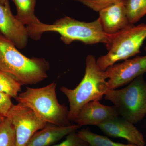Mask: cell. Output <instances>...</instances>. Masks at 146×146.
<instances>
[{"mask_svg": "<svg viewBox=\"0 0 146 146\" xmlns=\"http://www.w3.org/2000/svg\"><path fill=\"white\" fill-rule=\"evenodd\" d=\"M49 68L45 59L27 57L0 34V71L12 76L22 85H31L46 78Z\"/></svg>", "mask_w": 146, "mask_h": 146, "instance_id": "obj_2", "label": "cell"}, {"mask_svg": "<svg viewBox=\"0 0 146 146\" xmlns=\"http://www.w3.org/2000/svg\"><path fill=\"white\" fill-rule=\"evenodd\" d=\"M22 84L12 76L0 71V92L16 99L21 91Z\"/></svg>", "mask_w": 146, "mask_h": 146, "instance_id": "obj_17", "label": "cell"}, {"mask_svg": "<svg viewBox=\"0 0 146 146\" xmlns=\"http://www.w3.org/2000/svg\"><path fill=\"white\" fill-rule=\"evenodd\" d=\"M51 146H89V144L80 138L76 131L67 135L65 141Z\"/></svg>", "mask_w": 146, "mask_h": 146, "instance_id": "obj_20", "label": "cell"}, {"mask_svg": "<svg viewBox=\"0 0 146 146\" xmlns=\"http://www.w3.org/2000/svg\"><path fill=\"white\" fill-rule=\"evenodd\" d=\"M27 29L29 36L35 40L39 39L44 33H58L62 42L67 45L78 41L86 45L103 43L106 46L111 42L113 35L105 32L99 18L87 23L65 16L52 25L41 23Z\"/></svg>", "mask_w": 146, "mask_h": 146, "instance_id": "obj_1", "label": "cell"}, {"mask_svg": "<svg viewBox=\"0 0 146 146\" xmlns=\"http://www.w3.org/2000/svg\"><path fill=\"white\" fill-rule=\"evenodd\" d=\"M0 33L19 49L26 46L29 35L26 27L13 16L8 1L0 4Z\"/></svg>", "mask_w": 146, "mask_h": 146, "instance_id": "obj_9", "label": "cell"}, {"mask_svg": "<svg viewBox=\"0 0 146 146\" xmlns=\"http://www.w3.org/2000/svg\"><path fill=\"white\" fill-rule=\"evenodd\" d=\"M78 135L89 146H137L133 144L115 143L106 137L93 133L89 129H84L77 132Z\"/></svg>", "mask_w": 146, "mask_h": 146, "instance_id": "obj_15", "label": "cell"}, {"mask_svg": "<svg viewBox=\"0 0 146 146\" xmlns=\"http://www.w3.org/2000/svg\"><path fill=\"white\" fill-rule=\"evenodd\" d=\"M110 89H116L129 83L146 72V55L127 59L114 64L105 71Z\"/></svg>", "mask_w": 146, "mask_h": 146, "instance_id": "obj_8", "label": "cell"}, {"mask_svg": "<svg viewBox=\"0 0 146 146\" xmlns=\"http://www.w3.org/2000/svg\"><path fill=\"white\" fill-rule=\"evenodd\" d=\"M117 110L115 106L102 104L99 100L89 102L79 112L74 121L80 126H98L106 121L119 117Z\"/></svg>", "mask_w": 146, "mask_h": 146, "instance_id": "obj_11", "label": "cell"}, {"mask_svg": "<svg viewBox=\"0 0 146 146\" xmlns=\"http://www.w3.org/2000/svg\"><path fill=\"white\" fill-rule=\"evenodd\" d=\"M105 71L101 70L97 65L96 58L92 54L87 56L85 74L82 80L74 89L65 86L60 91L68 98L70 103L69 118L74 121L84 106L89 102L100 100L109 89Z\"/></svg>", "mask_w": 146, "mask_h": 146, "instance_id": "obj_3", "label": "cell"}, {"mask_svg": "<svg viewBox=\"0 0 146 146\" xmlns=\"http://www.w3.org/2000/svg\"><path fill=\"white\" fill-rule=\"evenodd\" d=\"M11 97L7 94L0 92V115L6 117L13 105Z\"/></svg>", "mask_w": 146, "mask_h": 146, "instance_id": "obj_21", "label": "cell"}, {"mask_svg": "<svg viewBox=\"0 0 146 146\" xmlns=\"http://www.w3.org/2000/svg\"><path fill=\"white\" fill-rule=\"evenodd\" d=\"M146 39V24L131 25L113 35L111 42L106 46L108 52L96 60L97 65L105 71L119 60H127L140 53Z\"/></svg>", "mask_w": 146, "mask_h": 146, "instance_id": "obj_6", "label": "cell"}, {"mask_svg": "<svg viewBox=\"0 0 146 146\" xmlns=\"http://www.w3.org/2000/svg\"><path fill=\"white\" fill-rule=\"evenodd\" d=\"M5 117H3V116L0 115V124H1L2 122L3 121V120L4 119Z\"/></svg>", "mask_w": 146, "mask_h": 146, "instance_id": "obj_23", "label": "cell"}, {"mask_svg": "<svg viewBox=\"0 0 146 146\" xmlns=\"http://www.w3.org/2000/svg\"><path fill=\"white\" fill-rule=\"evenodd\" d=\"M56 86V84L54 82L41 88L27 87L16 100L32 110L47 123L63 126L70 125L69 110L58 100Z\"/></svg>", "mask_w": 146, "mask_h": 146, "instance_id": "obj_4", "label": "cell"}, {"mask_svg": "<svg viewBox=\"0 0 146 146\" xmlns=\"http://www.w3.org/2000/svg\"><path fill=\"white\" fill-rule=\"evenodd\" d=\"M107 136L125 138L129 143L145 146L143 135L132 123L124 118H114L97 126Z\"/></svg>", "mask_w": 146, "mask_h": 146, "instance_id": "obj_10", "label": "cell"}, {"mask_svg": "<svg viewBox=\"0 0 146 146\" xmlns=\"http://www.w3.org/2000/svg\"><path fill=\"white\" fill-rule=\"evenodd\" d=\"M80 127L78 124L63 126L47 123L45 127L35 133L26 146H51Z\"/></svg>", "mask_w": 146, "mask_h": 146, "instance_id": "obj_13", "label": "cell"}, {"mask_svg": "<svg viewBox=\"0 0 146 146\" xmlns=\"http://www.w3.org/2000/svg\"><path fill=\"white\" fill-rule=\"evenodd\" d=\"M99 13L102 28L108 34H116L132 25L128 19L124 0L102 9Z\"/></svg>", "mask_w": 146, "mask_h": 146, "instance_id": "obj_12", "label": "cell"}, {"mask_svg": "<svg viewBox=\"0 0 146 146\" xmlns=\"http://www.w3.org/2000/svg\"><path fill=\"white\" fill-rule=\"evenodd\" d=\"M17 9L16 18L26 27L41 23L35 15L36 0H12Z\"/></svg>", "mask_w": 146, "mask_h": 146, "instance_id": "obj_14", "label": "cell"}, {"mask_svg": "<svg viewBox=\"0 0 146 146\" xmlns=\"http://www.w3.org/2000/svg\"><path fill=\"white\" fill-rule=\"evenodd\" d=\"M144 49H145V50L146 51V46L145 47V48H144Z\"/></svg>", "mask_w": 146, "mask_h": 146, "instance_id": "obj_24", "label": "cell"}, {"mask_svg": "<svg viewBox=\"0 0 146 146\" xmlns=\"http://www.w3.org/2000/svg\"><path fill=\"white\" fill-rule=\"evenodd\" d=\"M89 8L99 12L102 9L123 0H76Z\"/></svg>", "mask_w": 146, "mask_h": 146, "instance_id": "obj_19", "label": "cell"}, {"mask_svg": "<svg viewBox=\"0 0 146 146\" xmlns=\"http://www.w3.org/2000/svg\"><path fill=\"white\" fill-rule=\"evenodd\" d=\"M0 146H16L15 129L7 117L0 124Z\"/></svg>", "mask_w": 146, "mask_h": 146, "instance_id": "obj_18", "label": "cell"}, {"mask_svg": "<svg viewBox=\"0 0 146 146\" xmlns=\"http://www.w3.org/2000/svg\"><path fill=\"white\" fill-rule=\"evenodd\" d=\"M105 99L113 103L119 115L132 123L141 121L146 115V82L139 76L123 89H109Z\"/></svg>", "mask_w": 146, "mask_h": 146, "instance_id": "obj_5", "label": "cell"}, {"mask_svg": "<svg viewBox=\"0 0 146 146\" xmlns=\"http://www.w3.org/2000/svg\"><path fill=\"white\" fill-rule=\"evenodd\" d=\"M129 23L134 25L146 14V0H124Z\"/></svg>", "mask_w": 146, "mask_h": 146, "instance_id": "obj_16", "label": "cell"}, {"mask_svg": "<svg viewBox=\"0 0 146 146\" xmlns=\"http://www.w3.org/2000/svg\"><path fill=\"white\" fill-rule=\"evenodd\" d=\"M6 117L15 129L16 146H26L35 133L47 124L32 110L19 102L13 104Z\"/></svg>", "mask_w": 146, "mask_h": 146, "instance_id": "obj_7", "label": "cell"}, {"mask_svg": "<svg viewBox=\"0 0 146 146\" xmlns=\"http://www.w3.org/2000/svg\"><path fill=\"white\" fill-rule=\"evenodd\" d=\"M7 1H8V0H0V4L4 5Z\"/></svg>", "mask_w": 146, "mask_h": 146, "instance_id": "obj_22", "label": "cell"}]
</instances>
